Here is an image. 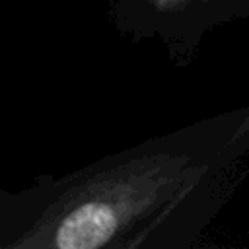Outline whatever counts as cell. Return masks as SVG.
<instances>
[{
    "instance_id": "obj_1",
    "label": "cell",
    "mask_w": 249,
    "mask_h": 249,
    "mask_svg": "<svg viewBox=\"0 0 249 249\" xmlns=\"http://www.w3.org/2000/svg\"><path fill=\"white\" fill-rule=\"evenodd\" d=\"M115 228V216L105 204L86 202L60 224L56 231V245L64 249L101 247L109 241Z\"/></svg>"
}]
</instances>
